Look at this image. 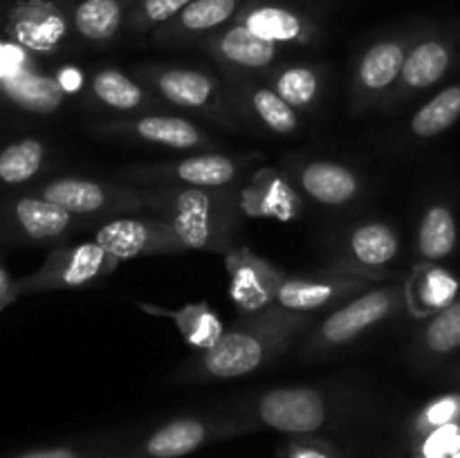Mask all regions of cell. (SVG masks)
<instances>
[{
	"mask_svg": "<svg viewBox=\"0 0 460 458\" xmlns=\"http://www.w3.org/2000/svg\"><path fill=\"white\" fill-rule=\"evenodd\" d=\"M404 308H407L404 281L377 283L371 290L331 310L326 317H319L296 346V357L301 362H322L332 357L389 323Z\"/></svg>",
	"mask_w": 460,
	"mask_h": 458,
	"instance_id": "cell-3",
	"label": "cell"
},
{
	"mask_svg": "<svg viewBox=\"0 0 460 458\" xmlns=\"http://www.w3.org/2000/svg\"><path fill=\"white\" fill-rule=\"evenodd\" d=\"M225 268L229 274V296L241 317L274 305L279 287L286 278L283 269L241 245L225 254Z\"/></svg>",
	"mask_w": 460,
	"mask_h": 458,
	"instance_id": "cell-19",
	"label": "cell"
},
{
	"mask_svg": "<svg viewBox=\"0 0 460 458\" xmlns=\"http://www.w3.org/2000/svg\"><path fill=\"white\" fill-rule=\"evenodd\" d=\"M409 458H449L460 449V420L407 443Z\"/></svg>",
	"mask_w": 460,
	"mask_h": 458,
	"instance_id": "cell-37",
	"label": "cell"
},
{
	"mask_svg": "<svg viewBox=\"0 0 460 458\" xmlns=\"http://www.w3.org/2000/svg\"><path fill=\"white\" fill-rule=\"evenodd\" d=\"M144 313L160 314V317L173 319L175 328L180 330V335L187 339V344H191L193 348L200 353V350L211 348L214 344H218L220 337L225 335L223 321L218 319V314L209 308V304H191L184 305L180 310H166L157 308L151 304H137Z\"/></svg>",
	"mask_w": 460,
	"mask_h": 458,
	"instance_id": "cell-32",
	"label": "cell"
},
{
	"mask_svg": "<svg viewBox=\"0 0 460 458\" xmlns=\"http://www.w3.org/2000/svg\"><path fill=\"white\" fill-rule=\"evenodd\" d=\"M380 278L364 277L353 272H337V269H322L319 274H286L281 287L277 292L274 304L281 308L301 314H314L323 310H335L353 296L371 290Z\"/></svg>",
	"mask_w": 460,
	"mask_h": 458,
	"instance_id": "cell-14",
	"label": "cell"
},
{
	"mask_svg": "<svg viewBox=\"0 0 460 458\" xmlns=\"http://www.w3.org/2000/svg\"><path fill=\"white\" fill-rule=\"evenodd\" d=\"M274 458H346L335 440L319 434L288 436L277 449Z\"/></svg>",
	"mask_w": 460,
	"mask_h": 458,
	"instance_id": "cell-38",
	"label": "cell"
},
{
	"mask_svg": "<svg viewBox=\"0 0 460 458\" xmlns=\"http://www.w3.org/2000/svg\"><path fill=\"white\" fill-rule=\"evenodd\" d=\"M135 75L169 108L205 115L225 128L241 130L227 81H220L214 72L180 63H146L135 67Z\"/></svg>",
	"mask_w": 460,
	"mask_h": 458,
	"instance_id": "cell-4",
	"label": "cell"
},
{
	"mask_svg": "<svg viewBox=\"0 0 460 458\" xmlns=\"http://www.w3.org/2000/svg\"><path fill=\"white\" fill-rule=\"evenodd\" d=\"M241 124L274 137H295L304 130V115L295 110L263 76H225Z\"/></svg>",
	"mask_w": 460,
	"mask_h": 458,
	"instance_id": "cell-15",
	"label": "cell"
},
{
	"mask_svg": "<svg viewBox=\"0 0 460 458\" xmlns=\"http://www.w3.org/2000/svg\"><path fill=\"white\" fill-rule=\"evenodd\" d=\"M94 242L119 260L137 256L182 254L184 245L171 220L142 218V216H117L97 225Z\"/></svg>",
	"mask_w": 460,
	"mask_h": 458,
	"instance_id": "cell-16",
	"label": "cell"
},
{
	"mask_svg": "<svg viewBox=\"0 0 460 458\" xmlns=\"http://www.w3.org/2000/svg\"><path fill=\"white\" fill-rule=\"evenodd\" d=\"M247 434L232 413H187L153 427L130 447V458H182L211 443Z\"/></svg>",
	"mask_w": 460,
	"mask_h": 458,
	"instance_id": "cell-8",
	"label": "cell"
},
{
	"mask_svg": "<svg viewBox=\"0 0 460 458\" xmlns=\"http://www.w3.org/2000/svg\"><path fill=\"white\" fill-rule=\"evenodd\" d=\"M0 88L13 103L31 112L57 110L63 103V97H66L57 79L27 70H16L12 75L3 76Z\"/></svg>",
	"mask_w": 460,
	"mask_h": 458,
	"instance_id": "cell-33",
	"label": "cell"
},
{
	"mask_svg": "<svg viewBox=\"0 0 460 458\" xmlns=\"http://www.w3.org/2000/svg\"><path fill=\"white\" fill-rule=\"evenodd\" d=\"M241 209L252 216H277V218H292L296 216L299 196L277 171L256 173L247 189L238 191Z\"/></svg>",
	"mask_w": 460,
	"mask_h": 458,
	"instance_id": "cell-31",
	"label": "cell"
},
{
	"mask_svg": "<svg viewBox=\"0 0 460 458\" xmlns=\"http://www.w3.org/2000/svg\"><path fill=\"white\" fill-rule=\"evenodd\" d=\"M48 148L36 137L18 139L0 151V180L4 184H22L34 178L43 166Z\"/></svg>",
	"mask_w": 460,
	"mask_h": 458,
	"instance_id": "cell-35",
	"label": "cell"
},
{
	"mask_svg": "<svg viewBox=\"0 0 460 458\" xmlns=\"http://www.w3.org/2000/svg\"><path fill=\"white\" fill-rule=\"evenodd\" d=\"M368 391L358 382L326 380L310 384L270 386L232 400L223 411L247 427L286 436H305L341 429L367 407Z\"/></svg>",
	"mask_w": 460,
	"mask_h": 458,
	"instance_id": "cell-2",
	"label": "cell"
},
{
	"mask_svg": "<svg viewBox=\"0 0 460 458\" xmlns=\"http://www.w3.org/2000/svg\"><path fill=\"white\" fill-rule=\"evenodd\" d=\"M12 216L22 236L40 242L57 241V238L67 236L79 225V216L70 214L67 209H63V207L54 205V202L45 200L40 196H30L16 200Z\"/></svg>",
	"mask_w": 460,
	"mask_h": 458,
	"instance_id": "cell-29",
	"label": "cell"
},
{
	"mask_svg": "<svg viewBox=\"0 0 460 458\" xmlns=\"http://www.w3.org/2000/svg\"><path fill=\"white\" fill-rule=\"evenodd\" d=\"M460 119V81L436 90L407 121V137L413 142H429L440 137Z\"/></svg>",
	"mask_w": 460,
	"mask_h": 458,
	"instance_id": "cell-30",
	"label": "cell"
},
{
	"mask_svg": "<svg viewBox=\"0 0 460 458\" xmlns=\"http://www.w3.org/2000/svg\"><path fill=\"white\" fill-rule=\"evenodd\" d=\"M121 260L108 254L99 242H76L54 250L48 256L43 268L22 283H18L21 292L40 290H70V287H85L103 281L117 269Z\"/></svg>",
	"mask_w": 460,
	"mask_h": 458,
	"instance_id": "cell-13",
	"label": "cell"
},
{
	"mask_svg": "<svg viewBox=\"0 0 460 458\" xmlns=\"http://www.w3.org/2000/svg\"><path fill=\"white\" fill-rule=\"evenodd\" d=\"M93 133L102 137L153 144V146L171 148V151H214L216 146V139L196 121L184 115H169V112L115 117V119L99 121Z\"/></svg>",
	"mask_w": 460,
	"mask_h": 458,
	"instance_id": "cell-11",
	"label": "cell"
},
{
	"mask_svg": "<svg viewBox=\"0 0 460 458\" xmlns=\"http://www.w3.org/2000/svg\"><path fill=\"white\" fill-rule=\"evenodd\" d=\"M404 290L413 317L429 319L458 299L460 278L440 263H418L404 281Z\"/></svg>",
	"mask_w": 460,
	"mask_h": 458,
	"instance_id": "cell-25",
	"label": "cell"
},
{
	"mask_svg": "<svg viewBox=\"0 0 460 458\" xmlns=\"http://www.w3.org/2000/svg\"><path fill=\"white\" fill-rule=\"evenodd\" d=\"M40 198L63 207L79 218H117L146 211V187L103 182L90 178H54L43 184Z\"/></svg>",
	"mask_w": 460,
	"mask_h": 458,
	"instance_id": "cell-9",
	"label": "cell"
},
{
	"mask_svg": "<svg viewBox=\"0 0 460 458\" xmlns=\"http://www.w3.org/2000/svg\"><path fill=\"white\" fill-rule=\"evenodd\" d=\"M268 84L295 108L308 115L319 106L326 90V67L319 63H279L268 76Z\"/></svg>",
	"mask_w": 460,
	"mask_h": 458,
	"instance_id": "cell-27",
	"label": "cell"
},
{
	"mask_svg": "<svg viewBox=\"0 0 460 458\" xmlns=\"http://www.w3.org/2000/svg\"><path fill=\"white\" fill-rule=\"evenodd\" d=\"M400 250H402V241L395 225L382 218L359 220L341 233L323 269L364 274V277L382 281L389 277L385 269L398 259Z\"/></svg>",
	"mask_w": 460,
	"mask_h": 458,
	"instance_id": "cell-10",
	"label": "cell"
},
{
	"mask_svg": "<svg viewBox=\"0 0 460 458\" xmlns=\"http://www.w3.org/2000/svg\"><path fill=\"white\" fill-rule=\"evenodd\" d=\"M245 3L247 0H191L173 21L153 31V43L162 48L202 43L207 36L236 21Z\"/></svg>",
	"mask_w": 460,
	"mask_h": 458,
	"instance_id": "cell-21",
	"label": "cell"
},
{
	"mask_svg": "<svg viewBox=\"0 0 460 458\" xmlns=\"http://www.w3.org/2000/svg\"><path fill=\"white\" fill-rule=\"evenodd\" d=\"M252 157H236L227 153L200 151L180 160L151 162V164H133L117 171V178L124 184L135 187H162V184H180V187L227 189L243 178L247 162Z\"/></svg>",
	"mask_w": 460,
	"mask_h": 458,
	"instance_id": "cell-7",
	"label": "cell"
},
{
	"mask_svg": "<svg viewBox=\"0 0 460 458\" xmlns=\"http://www.w3.org/2000/svg\"><path fill=\"white\" fill-rule=\"evenodd\" d=\"M443 377L445 382H449V384H454L456 389H460V359H456V362L447 364V366H443Z\"/></svg>",
	"mask_w": 460,
	"mask_h": 458,
	"instance_id": "cell-41",
	"label": "cell"
},
{
	"mask_svg": "<svg viewBox=\"0 0 460 458\" xmlns=\"http://www.w3.org/2000/svg\"><path fill=\"white\" fill-rule=\"evenodd\" d=\"M460 353V296L422 321L407 348V362L416 371L443 368Z\"/></svg>",
	"mask_w": 460,
	"mask_h": 458,
	"instance_id": "cell-22",
	"label": "cell"
},
{
	"mask_svg": "<svg viewBox=\"0 0 460 458\" xmlns=\"http://www.w3.org/2000/svg\"><path fill=\"white\" fill-rule=\"evenodd\" d=\"M420 27L389 31L373 39L359 52L349 81V112L362 117L382 110L402 75L404 58L411 49Z\"/></svg>",
	"mask_w": 460,
	"mask_h": 458,
	"instance_id": "cell-5",
	"label": "cell"
},
{
	"mask_svg": "<svg viewBox=\"0 0 460 458\" xmlns=\"http://www.w3.org/2000/svg\"><path fill=\"white\" fill-rule=\"evenodd\" d=\"M191 0H135L126 21L130 34H153L157 27L166 25L182 12Z\"/></svg>",
	"mask_w": 460,
	"mask_h": 458,
	"instance_id": "cell-36",
	"label": "cell"
},
{
	"mask_svg": "<svg viewBox=\"0 0 460 458\" xmlns=\"http://www.w3.org/2000/svg\"><path fill=\"white\" fill-rule=\"evenodd\" d=\"M126 458H130V456H126Z\"/></svg>",
	"mask_w": 460,
	"mask_h": 458,
	"instance_id": "cell-43",
	"label": "cell"
},
{
	"mask_svg": "<svg viewBox=\"0 0 460 458\" xmlns=\"http://www.w3.org/2000/svg\"><path fill=\"white\" fill-rule=\"evenodd\" d=\"M200 45L218 63L225 76H263V79L279 66L286 49L261 39L236 21L207 36Z\"/></svg>",
	"mask_w": 460,
	"mask_h": 458,
	"instance_id": "cell-17",
	"label": "cell"
},
{
	"mask_svg": "<svg viewBox=\"0 0 460 458\" xmlns=\"http://www.w3.org/2000/svg\"><path fill=\"white\" fill-rule=\"evenodd\" d=\"M458 247V218L452 198H434L420 211L413 251L420 263H445Z\"/></svg>",
	"mask_w": 460,
	"mask_h": 458,
	"instance_id": "cell-23",
	"label": "cell"
},
{
	"mask_svg": "<svg viewBox=\"0 0 460 458\" xmlns=\"http://www.w3.org/2000/svg\"><path fill=\"white\" fill-rule=\"evenodd\" d=\"M317 319L314 314L292 313L277 304L261 313L243 314L225 330L218 344L200 350L182 364L171 380L180 384H202L254 375L295 348Z\"/></svg>",
	"mask_w": 460,
	"mask_h": 458,
	"instance_id": "cell-1",
	"label": "cell"
},
{
	"mask_svg": "<svg viewBox=\"0 0 460 458\" xmlns=\"http://www.w3.org/2000/svg\"><path fill=\"white\" fill-rule=\"evenodd\" d=\"M449 458H460V449H458V452H454L452 456H449Z\"/></svg>",
	"mask_w": 460,
	"mask_h": 458,
	"instance_id": "cell-42",
	"label": "cell"
},
{
	"mask_svg": "<svg viewBox=\"0 0 460 458\" xmlns=\"http://www.w3.org/2000/svg\"><path fill=\"white\" fill-rule=\"evenodd\" d=\"M236 22L279 48H310L319 39V25L308 12L274 0H247Z\"/></svg>",
	"mask_w": 460,
	"mask_h": 458,
	"instance_id": "cell-20",
	"label": "cell"
},
{
	"mask_svg": "<svg viewBox=\"0 0 460 458\" xmlns=\"http://www.w3.org/2000/svg\"><path fill=\"white\" fill-rule=\"evenodd\" d=\"M135 0H76L70 12L72 31L90 45H108L126 30Z\"/></svg>",
	"mask_w": 460,
	"mask_h": 458,
	"instance_id": "cell-26",
	"label": "cell"
},
{
	"mask_svg": "<svg viewBox=\"0 0 460 458\" xmlns=\"http://www.w3.org/2000/svg\"><path fill=\"white\" fill-rule=\"evenodd\" d=\"M460 420V389L445 391V393L434 395V398L427 400L425 404L416 409L411 413V418L407 420L404 427V436H407V443L411 440L422 438L429 431L438 429V427L452 425V422Z\"/></svg>",
	"mask_w": 460,
	"mask_h": 458,
	"instance_id": "cell-34",
	"label": "cell"
},
{
	"mask_svg": "<svg viewBox=\"0 0 460 458\" xmlns=\"http://www.w3.org/2000/svg\"><path fill=\"white\" fill-rule=\"evenodd\" d=\"M460 61V34L445 27H420L394 92L386 99L385 112L409 106L420 94L438 88Z\"/></svg>",
	"mask_w": 460,
	"mask_h": 458,
	"instance_id": "cell-6",
	"label": "cell"
},
{
	"mask_svg": "<svg viewBox=\"0 0 460 458\" xmlns=\"http://www.w3.org/2000/svg\"><path fill=\"white\" fill-rule=\"evenodd\" d=\"M296 189L314 205L344 209L364 196V178L349 164L328 157H305L290 164Z\"/></svg>",
	"mask_w": 460,
	"mask_h": 458,
	"instance_id": "cell-18",
	"label": "cell"
},
{
	"mask_svg": "<svg viewBox=\"0 0 460 458\" xmlns=\"http://www.w3.org/2000/svg\"><path fill=\"white\" fill-rule=\"evenodd\" d=\"M7 458H99V447L94 443L84 445H52V447L27 449Z\"/></svg>",
	"mask_w": 460,
	"mask_h": 458,
	"instance_id": "cell-39",
	"label": "cell"
},
{
	"mask_svg": "<svg viewBox=\"0 0 460 458\" xmlns=\"http://www.w3.org/2000/svg\"><path fill=\"white\" fill-rule=\"evenodd\" d=\"M90 94L102 108L121 115H139V112H164L166 106L157 94L135 76L126 75L117 67H102L90 79Z\"/></svg>",
	"mask_w": 460,
	"mask_h": 458,
	"instance_id": "cell-24",
	"label": "cell"
},
{
	"mask_svg": "<svg viewBox=\"0 0 460 458\" xmlns=\"http://www.w3.org/2000/svg\"><path fill=\"white\" fill-rule=\"evenodd\" d=\"M70 18L49 3H27L13 13V34L34 52H54L70 31Z\"/></svg>",
	"mask_w": 460,
	"mask_h": 458,
	"instance_id": "cell-28",
	"label": "cell"
},
{
	"mask_svg": "<svg viewBox=\"0 0 460 458\" xmlns=\"http://www.w3.org/2000/svg\"><path fill=\"white\" fill-rule=\"evenodd\" d=\"M146 211L164 220H209L241 227L238 189H202L162 184L146 187Z\"/></svg>",
	"mask_w": 460,
	"mask_h": 458,
	"instance_id": "cell-12",
	"label": "cell"
},
{
	"mask_svg": "<svg viewBox=\"0 0 460 458\" xmlns=\"http://www.w3.org/2000/svg\"><path fill=\"white\" fill-rule=\"evenodd\" d=\"M58 85H61L63 92H76V90L84 88V75H81L76 67H66V70L61 72V75L57 76Z\"/></svg>",
	"mask_w": 460,
	"mask_h": 458,
	"instance_id": "cell-40",
	"label": "cell"
}]
</instances>
